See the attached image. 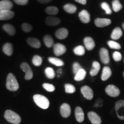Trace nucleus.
I'll list each match as a JSON object with an SVG mask.
<instances>
[{
	"mask_svg": "<svg viewBox=\"0 0 124 124\" xmlns=\"http://www.w3.org/2000/svg\"><path fill=\"white\" fill-rule=\"evenodd\" d=\"M7 88L11 91H16L19 89V85L14 74L9 73L7 77Z\"/></svg>",
	"mask_w": 124,
	"mask_h": 124,
	"instance_id": "1",
	"label": "nucleus"
},
{
	"mask_svg": "<svg viewBox=\"0 0 124 124\" xmlns=\"http://www.w3.org/2000/svg\"><path fill=\"white\" fill-rule=\"evenodd\" d=\"M33 100L36 104L43 109H46L49 108V101L45 96L40 94H36L33 96Z\"/></svg>",
	"mask_w": 124,
	"mask_h": 124,
	"instance_id": "2",
	"label": "nucleus"
},
{
	"mask_svg": "<svg viewBox=\"0 0 124 124\" xmlns=\"http://www.w3.org/2000/svg\"><path fill=\"white\" fill-rule=\"evenodd\" d=\"M4 117L9 122L13 124H19L21 121L20 116L15 111L10 110H7L5 111Z\"/></svg>",
	"mask_w": 124,
	"mask_h": 124,
	"instance_id": "3",
	"label": "nucleus"
},
{
	"mask_svg": "<svg viewBox=\"0 0 124 124\" xmlns=\"http://www.w3.org/2000/svg\"><path fill=\"white\" fill-rule=\"evenodd\" d=\"M115 110L118 118L121 120H124V100L118 101L116 102Z\"/></svg>",
	"mask_w": 124,
	"mask_h": 124,
	"instance_id": "4",
	"label": "nucleus"
},
{
	"mask_svg": "<svg viewBox=\"0 0 124 124\" xmlns=\"http://www.w3.org/2000/svg\"><path fill=\"white\" fill-rule=\"evenodd\" d=\"M105 92L108 96L111 97H117L120 94V91L118 88L113 85H108L105 89Z\"/></svg>",
	"mask_w": 124,
	"mask_h": 124,
	"instance_id": "5",
	"label": "nucleus"
},
{
	"mask_svg": "<svg viewBox=\"0 0 124 124\" xmlns=\"http://www.w3.org/2000/svg\"><path fill=\"white\" fill-rule=\"evenodd\" d=\"M21 69L23 71H24L25 73V79L26 80H31L33 78V72L32 70H31L30 66L27 63L24 62L20 66Z\"/></svg>",
	"mask_w": 124,
	"mask_h": 124,
	"instance_id": "6",
	"label": "nucleus"
},
{
	"mask_svg": "<svg viewBox=\"0 0 124 124\" xmlns=\"http://www.w3.org/2000/svg\"><path fill=\"white\" fill-rule=\"evenodd\" d=\"M82 95L85 98L88 100H91L94 97V93L93 90L88 86H84L82 87L80 89Z\"/></svg>",
	"mask_w": 124,
	"mask_h": 124,
	"instance_id": "7",
	"label": "nucleus"
},
{
	"mask_svg": "<svg viewBox=\"0 0 124 124\" xmlns=\"http://www.w3.org/2000/svg\"><path fill=\"white\" fill-rule=\"evenodd\" d=\"M54 52L57 56H60L66 53V47L64 45L60 43H56L54 45Z\"/></svg>",
	"mask_w": 124,
	"mask_h": 124,
	"instance_id": "8",
	"label": "nucleus"
},
{
	"mask_svg": "<svg viewBox=\"0 0 124 124\" xmlns=\"http://www.w3.org/2000/svg\"><path fill=\"white\" fill-rule=\"evenodd\" d=\"M100 55L101 60V62L103 64H107L109 63L110 57L108 49L104 48H102L101 49L100 52Z\"/></svg>",
	"mask_w": 124,
	"mask_h": 124,
	"instance_id": "9",
	"label": "nucleus"
},
{
	"mask_svg": "<svg viewBox=\"0 0 124 124\" xmlns=\"http://www.w3.org/2000/svg\"><path fill=\"white\" fill-rule=\"evenodd\" d=\"M95 25L96 27L99 28H103L109 25L111 23V20L108 18H98L95 20Z\"/></svg>",
	"mask_w": 124,
	"mask_h": 124,
	"instance_id": "10",
	"label": "nucleus"
},
{
	"mask_svg": "<svg viewBox=\"0 0 124 124\" xmlns=\"http://www.w3.org/2000/svg\"><path fill=\"white\" fill-rule=\"evenodd\" d=\"M88 117L89 120L93 124H101L102 122V120L101 117L97 113L94 111H90L88 113Z\"/></svg>",
	"mask_w": 124,
	"mask_h": 124,
	"instance_id": "11",
	"label": "nucleus"
},
{
	"mask_svg": "<svg viewBox=\"0 0 124 124\" xmlns=\"http://www.w3.org/2000/svg\"><path fill=\"white\" fill-rule=\"evenodd\" d=\"M60 111L62 117L68 118L71 114L70 106L67 103H63L60 107Z\"/></svg>",
	"mask_w": 124,
	"mask_h": 124,
	"instance_id": "12",
	"label": "nucleus"
},
{
	"mask_svg": "<svg viewBox=\"0 0 124 124\" xmlns=\"http://www.w3.org/2000/svg\"><path fill=\"white\" fill-rule=\"evenodd\" d=\"M79 17L82 23L87 24L90 21V15L86 10H83L79 14Z\"/></svg>",
	"mask_w": 124,
	"mask_h": 124,
	"instance_id": "13",
	"label": "nucleus"
},
{
	"mask_svg": "<svg viewBox=\"0 0 124 124\" xmlns=\"http://www.w3.org/2000/svg\"><path fill=\"white\" fill-rule=\"evenodd\" d=\"M13 7V3L9 0H2L0 1V11L11 10Z\"/></svg>",
	"mask_w": 124,
	"mask_h": 124,
	"instance_id": "14",
	"label": "nucleus"
},
{
	"mask_svg": "<svg viewBox=\"0 0 124 124\" xmlns=\"http://www.w3.org/2000/svg\"><path fill=\"white\" fill-rule=\"evenodd\" d=\"M15 13L12 10L0 11V20H8L13 18Z\"/></svg>",
	"mask_w": 124,
	"mask_h": 124,
	"instance_id": "15",
	"label": "nucleus"
},
{
	"mask_svg": "<svg viewBox=\"0 0 124 124\" xmlns=\"http://www.w3.org/2000/svg\"><path fill=\"white\" fill-rule=\"evenodd\" d=\"M69 35V31L66 28H62L58 29L55 33V36L59 39L63 40L66 39Z\"/></svg>",
	"mask_w": 124,
	"mask_h": 124,
	"instance_id": "16",
	"label": "nucleus"
},
{
	"mask_svg": "<svg viewBox=\"0 0 124 124\" xmlns=\"http://www.w3.org/2000/svg\"><path fill=\"white\" fill-rule=\"evenodd\" d=\"M75 116L78 122H82L85 120V114L82 108L80 107H77L75 110Z\"/></svg>",
	"mask_w": 124,
	"mask_h": 124,
	"instance_id": "17",
	"label": "nucleus"
},
{
	"mask_svg": "<svg viewBox=\"0 0 124 124\" xmlns=\"http://www.w3.org/2000/svg\"><path fill=\"white\" fill-rule=\"evenodd\" d=\"M84 44L86 48L88 51H91L94 48L95 46V42H94V40L90 37H86L84 39Z\"/></svg>",
	"mask_w": 124,
	"mask_h": 124,
	"instance_id": "18",
	"label": "nucleus"
},
{
	"mask_svg": "<svg viewBox=\"0 0 124 124\" xmlns=\"http://www.w3.org/2000/svg\"><path fill=\"white\" fill-rule=\"evenodd\" d=\"M46 23L48 26H56L60 23V20L56 17H48L46 20Z\"/></svg>",
	"mask_w": 124,
	"mask_h": 124,
	"instance_id": "19",
	"label": "nucleus"
},
{
	"mask_svg": "<svg viewBox=\"0 0 124 124\" xmlns=\"http://www.w3.org/2000/svg\"><path fill=\"white\" fill-rule=\"evenodd\" d=\"M111 70L108 66H105L103 67L102 70V73L101 75V79L103 81H106L111 77Z\"/></svg>",
	"mask_w": 124,
	"mask_h": 124,
	"instance_id": "20",
	"label": "nucleus"
},
{
	"mask_svg": "<svg viewBox=\"0 0 124 124\" xmlns=\"http://www.w3.org/2000/svg\"><path fill=\"white\" fill-rule=\"evenodd\" d=\"M27 43L29 46L35 48H39L41 46V43L38 39L29 38L27 39Z\"/></svg>",
	"mask_w": 124,
	"mask_h": 124,
	"instance_id": "21",
	"label": "nucleus"
},
{
	"mask_svg": "<svg viewBox=\"0 0 124 124\" xmlns=\"http://www.w3.org/2000/svg\"><path fill=\"white\" fill-rule=\"evenodd\" d=\"M100 64L99 63V62L94 61L93 63V67L92 69H91L90 72V75L92 76V77H94V76L97 75L98 72L100 70Z\"/></svg>",
	"mask_w": 124,
	"mask_h": 124,
	"instance_id": "22",
	"label": "nucleus"
},
{
	"mask_svg": "<svg viewBox=\"0 0 124 124\" xmlns=\"http://www.w3.org/2000/svg\"><path fill=\"white\" fill-rule=\"evenodd\" d=\"M122 35V31L120 28L117 27L113 31L111 34V38L113 40H118L121 38Z\"/></svg>",
	"mask_w": 124,
	"mask_h": 124,
	"instance_id": "23",
	"label": "nucleus"
},
{
	"mask_svg": "<svg viewBox=\"0 0 124 124\" xmlns=\"http://www.w3.org/2000/svg\"><path fill=\"white\" fill-rule=\"evenodd\" d=\"M3 52H4V54H5L6 55L8 56H11L13 54V46L11 43H6L4 45L2 48Z\"/></svg>",
	"mask_w": 124,
	"mask_h": 124,
	"instance_id": "24",
	"label": "nucleus"
},
{
	"mask_svg": "<svg viewBox=\"0 0 124 124\" xmlns=\"http://www.w3.org/2000/svg\"><path fill=\"white\" fill-rule=\"evenodd\" d=\"M2 28L10 36H13L16 33L15 28L12 25L9 24H6L3 25Z\"/></svg>",
	"mask_w": 124,
	"mask_h": 124,
	"instance_id": "25",
	"label": "nucleus"
},
{
	"mask_svg": "<svg viewBox=\"0 0 124 124\" xmlns=\"http://www.w3.org/2000/svg\"><path fill=\"white\" fill-rule=\"evenodd\" d=\"M86 75V72L84 69H80L78 72L75 75L74 77V79L76 81H81L85 78Z\"/></svg>",
	"mask_w": 124,
	"mask_h": 124,
	"instance_id": "26",
	"label": "nucleus"
},
{
	"mask_svg": "<svg viewBox=\"0 0 124 124\" xmlns=\"http://www.w3.org/2000/svg\"><path fill=\"white\" fill-rule=\"evenodd\" d=\"M63 9H64V10L66 12L70 14L75 13L77 10V7L75 5H74L71 4H66L63 7Z\"/></svg>",
	"mask_w": 124,
	"mask_h": 124,
	"instance_id": "27",
	"label": "nucleus"
},
{
	"mask_svg": "<svg viewBox=\"0 0 124 124\" xmlns=\"http://www.w3.org/2000/svg\"><path fill=\"white\" fill-rule=\"evenodd\" d=\"M48 61L51 64L55 65L56 66L61 67L64 66V63L63 60L59 58H53V57H49L48 58Z\"/></svg>",
	"mask_w": 124,
	"mask_h": 124,
	"instance_id": "28",
	"label": "nucleus"
},
{
	"mask_svg": "<svg viewBox=\"0 0 124 124\" xmlns=\"http://www.w3.org/2000/svg\"><path fill=\"white\" fill-rule=\"evenodd\" d=\"M43 40H44V44L46 45V46H47L48 48L52 47V46H54V40L50 35H46L44 37V39H43Z\"/></svg>",
	"mask_w": 124,
	"mask_h": 124,
	"instance_id": "29",
	"label": "nucleus"
},
{
	"mask_svg": "<svg viewBox=\"0 0 124 124\" xmlns=\"http://www.w3.org/2000/svg\"><path fill=\"white\" fill-rule=\"evenodd\" d=\"M113 10L115 12H119L122 8V5L119 0H114L112 2Z\"/></svg>",
	"mask_w": 124,
	"mask_h": 124,
	"instance_id": "30",
	"label": "nucleus"
},
{
	"mask_svg": "<svg viewBox=\"0 0 124 124\" xmlns=\"http://www.w3.org/2000/svg\"><path fill=\"white\" fill-rule=\"evenodd\" d=\"M46 12L49 15H56L58 13L59 9L56 7H48L46 9Z\"/></svg>",
	"mask_w": 124,
	"mask_h": 124,
	"instance_id": "31",
	"label": "nucleus"
},
{
	"mask_svg": "<svg viewBox=\"0 0 124 124\" xmlns=\"http://www.w3.org/2000/svg\"><path fill=\"white\" fill-rule=\"evenodd\" d=\"M74 52L75 55L78 56H82L85 54V47L82 46H77L74 49Z\"/></svg>",
	"mask_w": 124,
	"mask_h": 124,
	"instance_id": "32",
	"label": "nucleus"
},
{
	"mask_svg": "<svg viewBox=\"0 0 124 124\" xmlns=\"http://www.w3.org/2000/svg\"><path fill=\"white\" fill-rule=\"evenodd\" d=\"M46 77L49 79H53L55 77V73L54 69L51 67H47L45 70Z\"/></svg>",
	"mask_w": 124,
	"mask_h": 124,
	"instance_id": "33",
	"label": "nucleus"
},
{
	"mask_svg": "<svg viewBox=\"0 0 124 124\" xmlns=\"http://www.w3.org/2000/svg\"><path fill=\"white\" fill-rule=\"evenodd\" d=\"M43 59L41 56L39 55L34 56L33 59H32V63L35 66H40L42 64Z\"/></svg>",
	"mask_w": 124,
	"mask_h": 124,
	"instance_id": "34",
	"label": "nucleus"
},
{
	"mask_svg": "<svg viewBox=\"0 0 124 124\" xmlns=\"http://www.w3.org/2000/svg\"><path fill=\"white\" fill-rule=\"evenodd\" d=\"M108 46H109L110 48L112 49H120L121 48V45L116 42L115 41H113V40H110L108 42Z\"/></svg>",
	"mask_w": 124,
	"mask_h": 124,
	"instance_id": "35",
	"label": "nucleus"
},
{
	"mask_svg": "<svg viewBox=\"0 0 124 124\" xmlns=\"http://www.w3.org/2000/svg\"><path fill=\"white\" fill-rule=\"evenodd\" d=\"M64 87L66 93H69V94H72V93H75L76 91L75 87L72 85L66 84L64 85Z\"/></svg>",
	"mask_w": 124,
	"mask_h": 124,
	"instance_id": "36",
	"label": "nucleus"
},
{
	"mask_svg": "<svg viewBox=\"0 0 124 124\" xmlns=\"http://www.w3.org/2000/svg\"><path fill=\"white\" fill-rule=\"evenodd\" d=\"M101 7L103 10L105 11V13H106L107 15H111L112 13V12H111V9L109 5H108L107 2H102L101 5Z\"/></svg>",
	"mask_w": 124,
	"mask_h": 124,
	"instance_id": "37",
	"label": "nucleus"
},
{
	"mask_svg": "<svg viewBox=\"0 0 124 124\" xmlns=\"http://www.w3.org/2000/svg\"><path fill=\"white\" fill-rule=\"evenodd\" d=\"M43 88L48 92H53L55 91V87L53 85L49 83H44L43 85Z\"/></svg>",
	"mask_w": 124,
	"mask_h": 124,
	"instance_id": "38",
	"label": "nucleus"
},
{
	"mask_svg": "<svg viewBox=\"0 0 124 124\" xmlns=\"http://www.w3.org/2000/svg\"><path fill=\"white\" fill-rule=\"evenodd\" d=\"M21 28L23 31L25 32H30L32 29V26L31 24H28V23H24L22 24Z\"/></svg>",
	"mask_w": 124,
	"mask_h": 124,
	"instance_id": "39",
	"label": "nucleus"
},
{
	"mask_svg": "<svg viewBox=\"0 0 124 124\" xmlns=\"http://www.w3.org/2000/svg\"><path fill=\"white\" fill-rule=\"evenodd\" d=\"M113 58L114 61L120 62L122 59V55L120 52L116 51L113 54Z\"/></svg>",
	"mask_w": 124,
	"mask_h": 124,
	"instance_id": "40",
	"label": "nucleus"
},
{
	"mask_svg": "<svg viewBox=\"0 0 124 124\" xmlns=\"http://www.w3.org/2000/svg\"><path fill=\"white\" fill-rule=\"evenodd\" d=\"M82 67L80 66V65L77 62H75L73 64V66H72V70H73V72L74 74H75L78 72L80 70V69H82Z\"/></svg>",
	"mask_w": 124,
	"mask_h": 124,
	"instance_id": "41",
	"label": "nucleus"
},
{
	"mask_svg": "<svg viewBox=\"0 0 124 124\" xmlns=\"http://www.w3.org/2000/svg\"><path fill=\"white\" fill-rule=\"evenodd\" d=\"M14 1L17 4L20 5H25L28 2V0H14Z\"/></svg>",
	"mask_w": 124,
	"mask_h": 124,
	"instance_id": "42",
	"label": "nucleus"
},
{
	"mask_svg": "<svg viewBox=\"0 0 124 124\" xmlns=\"http://www.w3.org/2000/svg\"><path fill=\"white\" fill-rule=\"evenodd\" d=\"M76 2L80 3L82 5H85L87 2V0H75Z\"/></svg>",
	"mask_w": 124,
	"mask_h": 124,
	"instance_id": "43",
	"label": "nucleus"
},
{
	"mask_svg": "<svg viewBox=\"0 0 124 124\" xmlns=\"http://www.w3.org/2000/svg\"><path fill=\"white\" fill-rule=\"evenodd\" d=\"M38 1L41 4H47V3L51 2L52 0H38Z\"/></svg>",
	"mask_w": 124,
	"mask_h": 124,
	"instance_id": "44",
	"label": "nucleus"
},
{
	"mask_svg": "<svg viewBox=\"0 0 124 124\" xmlns=\"http://www.w3.org/2000/svg\"><path fill=\"white\" fill-rule=\"evenodd\" d=\"M62 69H59V70L58 71V73H61V72H62Z\"/></svg>",
	"mask_w": 124,
	"mask_h": 124,
	"instance_id": "45",
	"label": "nucleus"
},
{
	"mask_svg": "<svg viewBox=\"0 0 124 124\" xmlns=\"http://www.w3.org/2000/svg\"><path fill=\"white\" fill-rule=\"evenodd\" d=\"M122 27H123V28L124 29V23L123 24V25H122Z\"/></svg>",
	"mask_w": 124,
	"mask_h": 124,
	"instance_id": "46",
	"label": "nucleus"
},
{
	"mask_svg": "<svg viewBox=\"0 0 124 124\" xmlns=\"http://www.w3.org/2000/svg\"><path fill=\"white\" fill-rule=\"evenodd\" d=\"M123 75H124V73H123Z\"/></svg>",
	"mask_w": 124,
	"mask_h": 124,
	"instance_id": "47",
	"label": "nucleus"
}]
</instances>
